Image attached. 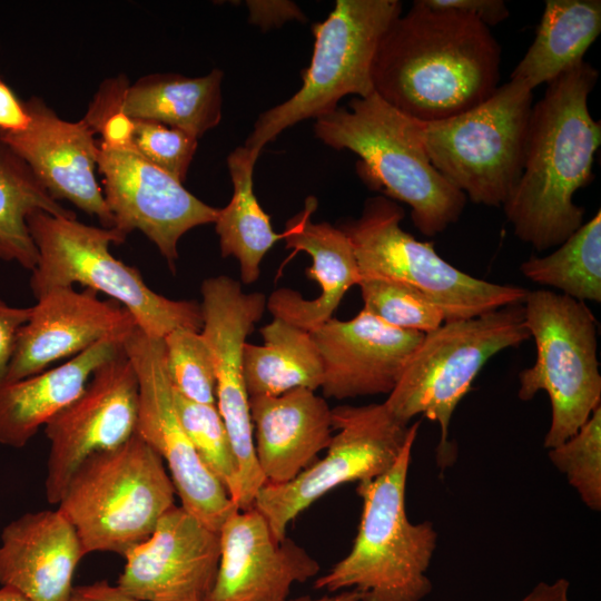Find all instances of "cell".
<instances>
[{"label": "cell", "instance_id": "1", "mask_svg": "<svg viewBox=\"0 0 601 601\" xmlns=\"http://www.w3.org/2000/svg\"><path fill=\"white\" fill-rule=\"evenodd\" d=\"M500 65V45L476 17L416 0L383 33L372 82L388 105L430 122L490 98L499 87Z\"/></svg>", "mask_w": 601, "mask_h": 601}, {"label": "cell", "instance_id": "2", "mask_svg": "<svg viewBox=\"0 0 601 601\" xmlns=\"http://www.w3.org/2000/svg\"><path fill=\"white\" fill-rule=\"evenodd\" d=\"M598 71L582 60L548 82L532 106L522 174L503 204L515 236L538 252L558 247L583 224L573 196L592 177L601 122L588 98Z\"/></svg>", "mask_w": 601, "mask_h": 601}, {"label": "cell", "instance_id": "3", "mask_svg": "<svg viewBox=\"0 0 601 601\" xmlns=\"http://www.w3.org/2000/svg\"><path fill=\"white\" fill-rule=\"evenodd\" d=\"M316 137L325 145L359 157L357 173L372 189L411 207L415 227L432 237L461 217L466 196L431 162L418 138L415 119L376 92L353 98L316 119Z\"/></svg>", "mask_w": 601, "mask_h": 601}, {"label": "cell", "instance_id": "4", "mask_svg": "<svg viewBox=\"0 0 601 601\" xmlns=\"http://www.w3.org/2000/svg\"><path fill=\"white\" fill-rule=\"evenodd\" d=\"M415 430L393 466L358 482L362 515L349 552L314 588L329 593L356 590L361 601H422L432 591L427 577L437 545L433 523H412L405 492Z\"/></svg>", "mask_w": 601, "mask_h": 601}, {"label": "cell", "instance_id": "5", "mask_svg": "<svg viewBox=\"0 0 601 601\" xmlns=\"http://www.w3.org/2000/svg\"><path fill=\"white\" fill-rule=\"evenodd\" d=\"M162 459L136 433L120 446L87 457L71 475L58 510L75 528L85 554L125 555L144 542L175 505Z\"/></svg>", "mask_w": 601, "mask_h": 601}, {"label": "cell", "instance_id": "6", "mask_svg": "<svg viewBox=\"0 0 601 601\" xmlns=\"http://www.w3.org/2000/svg\"><path fill=\"white\" fill-rule=\"evenodd\" d=\"M27 223L38 250L29 280L36 298L50 289L79 284L118 302L150 337L164 338L176 328L201 331L199 303L157 294L136 267L114 257L110 244L119 245L127 237L117 228L90 226L41 210L32 213Z\"/></svg>", "mask_w": 601, "mask_h": 601}, {"label": "cell", "instance_id": "7", "mask_svg": "<svg viewBox=\"0 0 601 601\" xmlns=\"http://www.w3.org/2000/svg\"><path fill=\"white\" fill-rule=\"evenodd\" d=\"M530 337L522 304L444 322L424 334L384 404L403 423L420 414L436 422L441 430L436 462L447 467L456 454L449 426L457 404L492 356Z\"/></svg>", "mask_w": 601, "mask_h": 601}, {"label": "cell", "instance_id": "8", "mask_svg": "<svg viewBox=\"0 0 601 601\" xmlns=\"http://www.w3.org/2000/svg\"><path fill=\"white\" fill-rule=\"evenodd\" d=\"M533 89L511 79L474 108L436 120L415 119L432 165L475 204L500 206L523 169Z\"/></svg>", "mask_w": 601, "mask_h": 601}, {"label": "cell", "instance_id": "9", "mask_svg": "<svg viewBox=\"0 0 601 601\" xmlns=\"http://www.w3.org/2000/svg\"><path fill=\"white\" fill-rule=\"evenodd\" d=\"M403 208L385 196L368 198L356 219L339 228L348 237L362 278L403 284L439 307L445 322L522 304L528 289L476 278L444 260L433 244L401 227Z\"/></svg>", "mask_w": 601, "mask_h": 601}, {"label": "cell", "instance_id": "10", "mask_svg": "<svg viewBox=\"0 0 601 601\" xmlns=\"http://www.w3.org/2000/svg\"><path fill=\"white\" fill-rule=\"evenodd\" d=\"M400 14L397 0H337L328 17L312 26L314 50L302 71L299 90L262 112L244 146L259 154L288 127L334 111L343 97L365 98L375 92L374 56L383 33Z\"/></svg>", "mask_w": 601, "mask_h": 601}, {"label": "cell", "instance_id": "11", "mask_svg": "<svg viewBox=\"0 0 601 601\" xmlns=\"http://www.w3.org/2000/svg\"><path fill=\"white\" fill-rule=\"evenodd\" d=\"M536 358L519 374L518 396L546 392L551 423L543 445L552 449L574 435L601 405L597 321L584 302L552 290H529L522 303Z\"/></svg>", "mask_w": 601, "mask_h": 601}, {"label": "cell", "instance_id": "12", "mask_svg": "<svg viewBox=\"0 0 601 601\" xmlns=\"http://www.w3.org/2000/svg\"><path fill=\"white\" fill-rule=\"evenodd\" d=\"M333 434L326 454L289 482L264 484L254 508L277 540L288 524L329 491L348 482L375 479L390 470L420 421L406 424L383 403L332 408Z\"/></svg>", "mask_w": 601, "mask_h": 601}, {"label": "cell", "instance_id": "13", "mask_svg": "<svg viewBox=\"0 0 601 601\" xmlns=\"http://www.w3.org/2000/svg\"><path fill=\"white\" fill-rule=\"evenodd\" d=\"M200 334L213 356L216 407L224 421L238 463V484L233 502L239 510L254 505L266 480L257 463L249 396L244 380V347L263 316L267 298L244 293L239 282L225 275L201 283Z\"/></svg>", "mask_w": 601, "mask_h": 601}, {"label": "cell", "instance_id": "14", "mask_svg": "<svg viewBox=\"0 0 601 601\" xmlns=\"http://www.w3.org/2000/svg\"><path fill=\"white\" fill-rule=\"evenodd\" d=\"M124 348L138 378L136 434L162 459L181 506L218 532L237 511L226 489L198 457L177 412L162 338L136 326Z\"/></svg>", "mask_w": 601, "mask_h": 601}, {"label": "cell", "instance_id": "15", "mask_svg": "<svg viewBox=\"0 0 601 601\" xmlns=\"http://www.w3.org/2000/svg\"><path fill=\"white\" fill-rule=\"evenodd\" d=\"M138 388L122 344L93 372L82 392L45 425L50 443L45 487L50 504L59 503L87 457L116 449L136 433Z\"/></svg>", "mask_w": 601, "mask_h": 601}, {"label": "cell", "instance_id": "16", "mask_svg": "<svg viewBox=\"0 0 601 601\" xmlns=\"http://www.w3.org/2000/svg\"><path fill=\"white\" fill-rule=\"evenodd\" d=\"M97 167L104 176L102 194L115 228L126 236L140 230L175 273L180 237L215 223L219 209L198 199L134 148L111 149L99 144Z\"/></svg>", "mask_w": 601, "mask_h": 601}, {"label": "cell", "instance_id": "17", "mask_svg": "<svg viewBox=\"0 0 601 601\" xmlns=\"http://www.w3.org/2000/svg\"><path fill=\"white\" fill-rule=\"evenodd\" d=\"M219 534L181 505L125 555L117 587L141 601H205L217 573Z\"/></svg>", "mask_w": 601, "mask_h": 601}, {"label": "cell", "instance_id": "18", "mask_svg": "<svg viewBox=\"0 0 601 601\" xmlns=\"http://www.w3.org/2000/svg\"><path fill=\"white\" fill-rule=\"evenodd\" d=\"M220 555L205 601H285L295 583L319 572V563L290 539L277 540L253 506L230 514L219 531Z\"/></svg>", "mask_w": 601, "mask_h": 601}, {"label": "cell", "instance_id": "19", "mask_svg": "<svg viewBox=\"0 0 601 601\" xmlns=\"http://www.w3.org/2000/svg\"><path fill=\"white\" fill-rule=\"evenodd\" d=\"M137 326L131 314L112 299L73 286L48 290L37 298L28 322L18 334L7 383L48 370L107 337L125 338Z\"/></svg>", "mask_w": 601, "mask_h": 601}, {"label": "cell", "instance_id": "20", "mask_svg": "<svg viewBox=\"0 0 601 601\" xmlns=\"http://www.w3.org/2000/svg\"><path fill=\"white\" fill-rule=\"evenodd\" d=\"M323 363L325 397L390 394L424 334L396 328L364 308L311 332Z\"/></svg>", "mask_w": 601, "mask_h": 601}, {"label": "cell", "instance_id": "21", "mask_svg": "<svg viewBox=\"0 0 601 601\" xmlns=\"http://www.w3.org/2000/svg\"><path fill=\"white\" fill-rule=\"evenodd\" d=\"M24 105L31 118L29 127L0 134V141L27 162L52 198L67 199L96 216L102 227L114 228V216L96 178L99 144L92 129L83 119H61L38 97Z\"/></svg>", "mask_w": 601, "mask_h": 601}, {"label": "cell", "instance_id": "22", "mask_svg": "<svg viewBox=\"0 0 601 601\" xmlns=\"http://www.w3.org/2000/svg\"><path fill=\"white\" fill-rule=\"evenodd\" d=\"M85 555L75 528L58 508L26 513L1 532L0 587L31 601H69Z\"/></svg>", "mask_w": 601, "mask_h": 601}, {"label": "cell", "instance_id": "23", "mask_svg": "<svg viewBox=\"0 0 601 601\" xmlns=\"http://www.w3.org/2000/svg\"><path fill=\"white\" fill-rule=\"evenodd\" d=\"M317 200L308 197L305 207L286 223L283 239L286 248L306 253L312 266L306 275L319 286V295L305 299L289 288L274 290L267 298L266 308L274 318L313 332L328 319L339 306L348 289L361 282V273L348 237L327 221H312Z\"/></svg>", "mask_w": 601, "mask_h": 601}, {"label": "cell", "instance_id": "24", "mask_svg": "<svg viewBox=\"0 0 601 601\" xmlns=\"http://www.w3.org/2000/svg\"><path fill=\"white\" fill-rule=\"evenodd\" d=\"M254 447L266 483L295 479L317 460L333 436L332 408L308 388L249 397Z\"/></svg>", "mask_w": 601, "mask_h": 601}, {"label": "cell", "instance_id": "25", "mask_svg": "<svg viewBox=\"0 0 601 601\" xmlns=\"http://www.w3.org/2000/svg\"><path fill=\"white\" fill-rule=\"evenodd\" d=\"M125 338L107 337L59 366L2 385L0 444L24 446L82 392L93 372L122 347Z\"/></svg>", "mask_w": 601, "mask_h": 601}, {"label": "cell", "instance_id": "26", "mask_svg": "<svg viewBox=\"0 0 601 601\" xmlns=\"http://www.w3.org/2000/svg\"><path fill=\"white\" fill-rule=\"evenodd\" d=\"M223 71L203 77L144 76L126 89L121 110L135 120L156 121L198 139L221 119Z\"/></svg>", "mask_w": 601, "mask_h": 601}, {"label": "cell", "instance_id": "27", "mask_svg": "<svg viewBox=\"0 0 601 601\" xmlns=\"http://www.w3.org/2000/svg\"><path fill=\"white\" fill-rule=\"evenodd\" d=\"M601 31L600 0H548L532 45L511 75L532 89L583 60Z\"/></svg>", "mask_w": 601, "mask_h": 601}, {"label": "cell", "instance_id": "28", "mask_svg": "<svg viewBox=\"0 0 601 601\" xmlns=\"http://www.w3.org/2000/svg\"><path fill=\"white\" fill-rule=\"evenodd\" d=\"M259 332L263 344L246 343L244 347L249 397L277 396L298 387L321 388L323 363L311 332L274 317Z\"/></svg>", "mask_w": 601, "mask_h": 601}, {"label": "cell", "instance_id": "29", "mask_svg": "<svg viewBox=\"0 0 601 601\" xmlns=\"http://www.w3.org/2000/svg\"><path fill=\"white\" fill-rule=\"evenodd\" d=\"M258 155L240 146L227 157L234 190L227 206L218 210L215 221L220 254L237 259L240 279L245 284L257 282L263 258L284 237L283 233L273 230L270 217L254 194L253 175Z\"/></svg>", "mask_w": 601, "mask_h": 601}, {"label": "cell", "instance_id": "30", "mask_svg": "<svg viewBox=\"0 0 601 601\" xmlns=\"http://www.w3.org/2000/svg\"><path fill=\"white\" fill-rule=\"evenodd\" d=\"M37 210L77 218L51 197L27 162L0 141V260L35 269L38 250L27 219Z\"/></svg>", "mask_w": 601, "mask_h": 601}, {"label": "cell", "instance_id": "31", "mask_svg": "<svg viewBox=\"0 0 601 601\" xmlns=\"http://www.w3.org/2000/svg\"><path fill=\"white\" fill-rule=\"evenodd\" d=\"M533 283L551 286L577 300L601 302V211L558 248L531 256L520 267Z\"/></svg>", "mask_w": 601, "mask_h": 601}, {"label": "cell", "instance_id": "32", "mask_svg": "<svg viewBox=\"0 0 601 601\" xmlns=\"http://www.w3.org/2000/svg\"><path fill=\"white\" fill-rule=\"evenodd\" d=\"M174 396L180 422L198 457L233 500L238 484V463L216 404L193 402L175 388Z\"/></svg>", "mask_w": 601, "mask_h": 601}, {"label": "cell", "instance_id": "33", "mask_svg": "<svg viewBox=\"0 0 601 601\" xmlns=\"http://www.w3.org/2000/svg\"><path fill=\"white\" fill-rule=\"evenodd\" d=\"M548 455L551 463L566 476L585 506L600 511L601 405L574 435L549 449Z\"/></svg>", "mask_w": 601, "mask_h": 601}, {"label": "cell", "instance_id": "34", "mask_svg": "<svg viewBox=\"0 0 601 601\" xmlns=\"http://www.w3.org/2000/svg\"><path fill=\"white\" fill-rule=\"evenodd\" d=\"M162 342L174 388L193 402L216 404L213 356L200 332L176 328Z\"/></svg>", "mask_w": 601, "mask_h": 601}, {"label": "cell", "instance_id": "35", "mask_svg": "<svg viewBox=\"0 0 601 601\" xmlns=\"http://www.w3.org/2000/svg\"><path fill=\"white\" fill-rule=\"evenodd\" d=\"M357 286L363 308L396 328L427 334L445 322L439 307L403 284L362 278Z\"/></svg>", "mask_w": 601, "mask_h": 601}, {"label": "cell", "instance_id": "36", "mask_svg": "<svg viewBox=\"0 0 601 601\" xmlns=\"http://www.w3.org/2000/svg\"><path fill=\"white\" fill-rule=\"evenodd\" d=\"M197 144L198 139L183 130L156 121L135 120L134 149L180 183L186 180Z\"/></svg>", "mask_w": 601, "mask_h": 601}, {"label": "cell", "instance_id": "37", "mask_svg": "<svg viewBox=\"0 0 601 601\" xmlns=\"http://www.w3.org/2000/svg\"><path fill=\"white\" fill-rule=\"evenodd\" d=\"M32 306L14 307L0 298V387L6 384L18 334L31 315Z\"/></svg>", "mask_w": 601, "mask_h": 601}, {"label": "cell", "instance_id": "38", "mask_svg": "<svg viewBox=\"0 0 601 601\" xmlns=\"http://www.w3.org/2000/svg\"><path fill=\"white\" fill-rule=\"evenodd\" d=\"M423 2L431 8L472 14L489 28L509 17V9L502 0H423Z\"/></svg>", "mask_w": 601, "mask_h": 601}, {"label": "cell", "instance_id": "39", "mask_svg": "<svg viewBox=\"0 0 601 601\" xmlns=\"http://www.w3.org/2000/svg\"><path fill=\"white\" fill-rule=\"evenodd\" d=\"M30 121L24 101L19 100L12 89L0 80V134L24 131Z\"/></svg>", "mask_w": 601, "mask_h": 601}, {"label": "cell", "instance_id": "40", "mask_svg": "<svg viewBox=\"0 0 601 601\" xmlns=\"http://www.w3.org/2000/svg\"><path fill=\"white\" fill-rule=\"evenodd\" d=\"M250 21L263 29L284 23L288 19H300L302 11L289 1H247Z\"/></svg>", "mask_w": 601, "mask_h": 601}, {"label": "cell", "instance_id": "41", "mask_svg": "<svg viewBox=\"0 0 601 601\" xmlns=\"http://www.w3.org/2000/svg\"><path fill=\"white\" fill-rule=\"evenodd\" d=\"M69 601H141L122 592L117 585L101 580L75 585Z\"/></svg>", "mask_w": 601, "mask_h": 601}, {"label": "cell", "instance_id": "42", "mask_svg": "<svg viewBox=\"0 0 601 601\" xmlns=\"http://www.w3.org/2000/svg\"><path fill=\"white\" fill-rule=\"evenodd\" d=\"M570 582L559 578L553 582L538 583L521 601H570Z\"/></svg>", "mask_w": 601, "mask_h": 601}, {"label": "cell", "instance_id": "43", "mask_svg": "<svg viewBox=\"0 0 601 601\" xmlns=\"http://www.w3.org/2000/svg\"><path fill=\"white\" fill-rule=\"evenodd\" d=\"M285 601H361L359 593L356 590H343L334 594H326L319 598L300 597L287 599Z\"/></svg>", "mask_w": 601, "mask_h": 601}, {"label": "cell", "instance_id": "44", "mask_svg": "<svg viewBox=\"0 0 601 601\" xmlns=\"http://www.w3.org/2000/svg\"><path fill=\"white\" fill-rule=\"evenodd\" d=\"M0 601H31L20 591L10 587H0Z\"/></svg>", "mask_w": 601, "mask_h": 601}]
</instances>
